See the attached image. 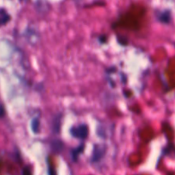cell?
Wrapping results in <instances>:
<instances>
[{
	"label": "cell",
	"instance_id": "6da1fadb",
	"mask_svg": "<svg viewBox=\"0 0 175 175\" xmlns=\"http://www.w3.org/2000/svg\"><path fill=\"white\" fill-rule=\"evenodd\" d=\"M71 135L75 139H86L89 134V129H88L87 125L85 124H80L79 126L72 127L70 130Z\"/></svg>",
	"mask_w": 175,
	"mask_h": 175
},
{
	"label": "cell",
	"instance_id": "7a4b0ae2",
	"mask_svg": "<svg viewBox=\"0 0 175 175\" xmlns=\"http://www.w3.org/2000/svg\"><path fill=\"white\" fill-rule=\"evenodd\" d=\"M104 152H105L104 149L102 146L95 145L93 155H92V162H98L104 156Z\"/></svg>",
	"mask_w": 175,
	"mask_h": 175
},
{
	"label": "cell",
	"instance_id": "3957f363",
	"mask_svg": "<svg viewBox=\"0 0 175 175\" xmlns=\"http://www.w3.org/2000/svg\"><path fill=\"white\" fill-rule=\"evenodd\" d=\"M51 146L53 152L60 153L63 149V143L60 139H54L51 143Z\"/></svg>",
	"mask_w": 175,
	"mask_h": 175
},
{
	"label": "cell",
	"instance_id": "277c9868",
	"mask_svg": "<svg viewBox=\"0 0 175 175\" xmlns=\"http://www.w3.org/2000/svg\"><path fill=\"white\" fill-rule=\"evenodd\" d=\"M10 16L6 10L0 9V26H3L10 22Z\"/></svg>",
	"mask_w": 175,
	"mask_h": 175
},
{
	"label": "cell",
	"instance_id": "5b68a950",
	"mask_svg": "<svg viewBox=\"0 0 175 175\" xmlns=\"http://www.w3.org/2000/svg\"><path fill=\"white\" fill-rule=\"evenodd\" d=\"M84 148H85V145L83 144V143H81L80 145H79L77 148L72 149L71 156H72V160H73L74 162H76V161H77L79 156L80 155L81 153L83 152Z\"/></svg>",
	"mask_w": 175,
	"mask_h": 175
},
{
	"label": "cell",
	"instance_id": "8992f818",
	"mask_svg": "<svg viewBox=\"0 0 175 175\" xmlns=\"http://www.w3.org/2000/svg\"><path fill=\"white\" fill-rule=\"evenodd\" d=\"M158 19L162 23H169L171 21V12L169 10H165L160 14Z\"/></svg>",
	"mask_w": 175,
	"mask_h": 175
},
{
	"label": "cell",
	"instance_id": "52a82bcc",
	"mask_svg": "<svg viewBox=\"0 0 175 175\" xmlns=\"http://www.w3.org/2000/svg\"><path fill=\"white\" fill-rule=\"evenodd\" d=\"M61 120H62V115L61 114H58L56 116L54 117L53 119V132L56 133H59V130H60V127H61Z\"/></svg>",
	"mask_w": 175,
	"mask_h": 175
},
{
	"label": "cell",
	"instance_id": "ba28073f",
	"mask_svg": "<svg viewBox=\"0 0 175 175\" xmlns=\"http://www.w3.org/2000/svg\"><path fill=\"white\" fill-rule=\"evenodd\" d=\"M32 131H33V133H37V132H38V130H39V121L37 118H35V119H33V120H32Z\"/></svg>",
	"mask_w": 175,
	"mask_h": 175
},
{
	"label": "cell",
	"instance_id": "9c48e42d",
	"mask_svg": "<svg viewBox=\"0 0 175 175\" xmlns=\"http://www.w3.org/2000/svg\"><path fill=\"white\" fill-rule=\"evenodd\" d=\"M48 173L49 175H56V170L54 168V167L51 166V164L48 162Z\"/></svg>",
	"mask_w": 175,
	"mask_h": 175
},
{
	"label": "cell",
	"instance_id": "30bf717a",
	"mask_svg": "<svg viewBox=\"0 0 175 175\" xmlns=\"http://www.w3.org/2000/svg\"><path fill=\"white\" fill-rule=\"evenodd\" d=\"M22 175H32V170L29 166H27L23 168Z\"/></svg>",
	"mask_w": 175,
	"mask_h": 175
}]
</instances>
